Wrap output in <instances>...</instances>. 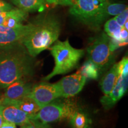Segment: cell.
Returning <instances> with one entry per match:
<instances>
[{
	"label": "cell",
	"mask_w": 128,
	"mask_h": 128,
	"mask_svg": "<svg viewBox=\"0 0 128 128\" xmlns=\"http://www.w3.org/2000/svg\"><path fill=\"white\" fill-rule=\"evenodd\" d=\"M22 43L0 46V87L6 88L17 80L31 76L32 56Z\"/></svg>",
	"instance_id": "cell-1"
},
{
	"label": "cell",
	"mask_w": 128,
	"mask_h": 128,
	"mask_svg": "<svg viewBox=\"0 0 128 128\" xmlns=\"http://www.w3.org/2000/svg\"><path fill=\"white\" fill-rule=\"evenodd\" d=\"M60 33V22L54 16L46 15L38 18L34 28L22 42L32 57H36L49 48L58 39Z\"/></svg>",
	"instance_id": "cell-2"
},
{
	"label": "cell",
	"mask_w": 128,
	"mask_h": 128,
	"mask_svg": "<svg viewBox=\"0 0 128 128\" xmlns=\"http://www.w3.org/2000/svg\"><path fill=\"white\" fill-rule=\"evenodd\" d=\"M55 60V66L52 72L44 78L48 81L57 75L64 74L72 71L77 66L78 62L84 54L83 49L73 48L68 40H57L50 49Z\"/></svg>",
	"instance_id": "cell-3"
},
{
	"label": "cell",
	"mask_w": 128,
	"mask_h": 128,
	"mask_svg": "<svg viewBox=\"0 0 128 128\" xmlns=\"http://www.w3.org/2000/svg\"><path fill=\"white\" fill-rule=\"evenodd\" d=\"M108 0H76L70 6V12L76 19L92 29L100 28L101 14Z\"/></svg>",
	"instance_id": "cell-4"
},
{
	"label": "cell",
	"mask_w": 128,
	"mask_h": 128,
	"mask_svg": "<svg viewBox=\"0 0 128 128\" xmlns=\"http://www.w3.org/2000/svg\"><path fill=\"white\" fill-rule=\"evenodd\" d=\"M78 110V106L73 101L54 100L42 108L34 119L39 120L44 124L64 119L70 120Z\"/></svg>",
	"instance_id": "cell-5"
},
{
	"label": "cell",
	"mask_w": 128,
	"mask_h": 128,
	"mask_svg": "<svg viewBox=\"0 0 128 128\" xmlns=\"http://www.w3.org/2000/svg\"><path fill=\"white\" fill-rule=\"evenodd\" d=\"M110 38L102 33L94 39L87 48L89 60L98 67L99 71L108 68L113 61V52L110 46Z\"/></svg>",
	"instance_id": "cell-6"
},
{
	"label": "cell",
	"mask_w": 128,
	"mask_h": 128,
	"mask_svg": "<svg viewBox=\"0 0 128 128\" xmlns=\"http://www.w3.org/2000/svg\"><path fill=\"white\" fill-rule=\"evenodd\" d=\"M28 96L43 108L52 101L61 97L60 92L56 84L47 82H42L32 87Z\"/></svg>",
	"instance_id": "cell-7"
},
{
	"label": "cell",
	"mask_w": 128,
	"mask_h": 128,
	"mask_svg": "<svg viewBox=\"0 0 128 128\" xmlns=\"http://www.w3.org/2000/svg\"><path fill=\"white\" fill-rule=\"evenodd\" d=\"M34 28V23L22 24L14 28L0 26V46L22 43Z\"/></svg>",
	"instance_id": "cell-8"
},
{
	"label": "cell",
	"mask_w": 128,
	"mask_h": 128,
	"mask_svg": "<svg viewBox=\"0 0 128 128\" xmlns=\"http://www.w3.org/2000/svg\"><path fill=\"white\" fill-rule=\"evenodd\" d=\"M87 78L76 72V73L62 78L56 83L61 97H73L82 90L86 84Z\"/></svg>",
	"instance_id": "cell-9"
},
{
	"label": "cell",
	"mask_w": 128,
	"mask_h": 128,
	"mask_svg": "<svg viewBox=\"0 0 128 128\" xmlns=\"http://www.w3.org/2000/svg\"><path fill=\"white\" fill-rule=\"evenodd\" d=\"M128 76L119 75L112 90L108 95L102 97L100 102L106 109L111 108L122 98L128 89Z\"/></svg>",
	"instance_id": "cell-10"
},
{
	"label": "cell",
	"mask_w": 128,
	"mask_h": 128,
	"mask_svg": "<svg viewBox=\"0 0 128 128\" xmlns=\"http://www.w3.org/2000/svg\"><path fill=\"white\" fill-rule=\"evenodd\" d=\"M32 84L20 79L10 84L6 88L1 99L4 100H18L28 96L32 90Z\"/></svg>",
	"instance_id": "cell-11"
},
{
	"label": "cell",
	"mask_w": 128,
	"mask_h": 128,
	"mask_svg": "<svg viewBox=\"0 0 128 128\" xmlns=\"http://www.w3.org/2000/svg\"><path fill=\"white\" fill-rule=\"evenodd\" d=\"M1 105L14 106L29 115L32 119H34L41 108L36 102L28 96L18 100H4L1 98L0 106Z\"/></svg>",
	"instance_id": "cell-12"
},
{
	"label": "cell",
	"mask_w": 128,
	"mask_h": 128,
	"mask_svg": "<svg viewBox=\"0 0 128 128\" xmlns=\"http://www.w3.org/2000/svg\"><path fill=\"white\" fill-rule=\"evenodd\" d=\"M1 113L4 120L21 126L32 119L29 115L12 105H1Z\"/></svg>",
	"instance_id": "cell-13"
},
{
	"label": "cell",
	"mask_w": 128,
	"mask_h": 128,
	"mask_svg": "<svg viewBox=\"0 0 128 128\" xmlns=\"http://www.w3.org/2000/svg\"><path fill=\"white\" fill-rule=\"evenodd\" d=\"M119 76L118 65L115 64L110 69L109 71L106 74L100 82L101 88L104 95H108L110 93L114 87Z\"/></svg>",
	"instance_id": "cell-14"
},
{
	"label": "cell",
	"mask_w": 128,
	"mask_h": 128,
	"mask_svg": "<svg viewBox=\"0 0 128 128\" xmlns=\"http://www.w3.org/2000/svg\"><path fill=\"white\" fill-rule=\"evenodd\" d=\"M18 8L24 12H42L46 6L45 0H10Z\"/></svg>",
	"instance_id": "cell-15"
},
{
	"label": "cell",
	"mask_w": 128,
	"mask_h": 128,
	"mask_svg": "<svg viewBox=\"0 0 128 128\" xmlns=\"http://www.w3.org/2000/svg\"><path fill=\"white\" fill-rule=\"evenodd\" d=\"M126 8H128V6L126 4L121 3H111L109 2L106 6L101 14L100 18V25L102 26L104 22H105L110 16L118 15Z\"/></svg>",
	"instance_id": "cell-16"
},
{
	"label": "cell",
	"mask_w": 128,
	"mask_h": 128,
	"mask_svg": "<svg viewBox=\"0 0 128 128\" xmlns=\"http://www.w3.org/2000/svg\"><path fill=\"white\" fill-rule=\"evenodd\" d=\"M77 72L81 74L86 78L96 80L98 77L100 71L98 67L92 60H88L85 62Z\"/></svg>",
	"instance_id": "cell-17"
},
{
	"label": "cell",
	"mask_w": 128,
	"mask_h": 128,
	"mask_svg": "<svg viewBox=\"0 0 128 128\" xmlns=\"http://www.w3.org/2000/svg\"><path fill=\"white\" fill-rule=\"evenodd\" d=\"M104 32L110 38L120 42V33L122 30L121 26L116 22L115 19L112 18L107 21L104 24ZM122 43V42H121Z\"/></svg>",
	"instance_id": "cell-18"
},
{
	"label": "cell",
	"mask_w": 128,
	"mask_h": 128,
	"mask_svg": "<svg viewBox=\"0 0 128 128\" xmlns=\"http://www.w3.org/2000/svg\"><path fill=\"white\" fill-rule=\"evenodd\" d=\"M74 128H84L86 125L87 119L82 113L76 112L70 120Z\"/></svg>",
	"instance_id": "cell-19"
},
{
	"label": "cell",
	"mask_w": 128,
	"mask_h": 128,
	"mask_svg": "<svg viewBox=\"0 0 128 128\" xmlns=\"http://www.w3.org/2000/svg\"><path fill=\"white\" fill-rule=\"evenodd\" d=\"M118 65V72L119 75L122 76H128V59L127 57H124Z\"/></svg>",
	"instance_id": "cell-20"
},
{
	"label": "cell",
	"mask_w": 128,
	"mask_h": 128,
	"mask_svg": "<svg viewBox=\"0 0 128 128\" xmlns=\"http://www.w3.org/2000/svg\"><path fill=\"white\" fill-rule=\"evenodd\" d=\"M116 22L119 24L120 26L122 28L124 27L126 22H128V10L126 8L124 10V12H122L121 13H120L118 15H117L114 17Z\"/></svg>",
	"instance_id": "cell-21"
},
{
	"label": "cell",
	"mask_w": 128,
	"mask_h": 128,
	"mask_svg": "<svg viewBox=\"0 0 128 128\" xmlns=\"http://www.w3.org/2000/svg\"><path fill=\"white\" fill-rule=\"evenodd\" d=\"M46 2L49 4L60 5V6H71L76 0H45Z\"/></svg>",
	"instance_id": "cell-22"
},
{
	"label": "cell",
	"mask_w": 128,
	"mask_h": 128,
	"mask_svg": "<svg viewBox=\"0 0 128 128\" xmlns=\"http://www.w3.org/2000/svg\"><path fill=\"white\" fill-rule=\"evenodd\" d=\"M20 128H39V120L38 119H30L28 122L21 125Z\"/></svg>",
	"instance_id": "cell-23"
},
{
	"label": "cell",
	"mask_w": 128,
	"mask_h": 128,
	"mask_svg": "<svg viewBox=\"0 0 128 128\" xmlns=\"http://www.w3.org/2000/svg\"><path fill=\"white\" fill-rule=\"evenodd\" d=\"M14 7L10 4L7 2L6 1L0 0V13L10 11Z\"/></svg>",
	"instance_id": "cell-24"
},
{
	"label": "cell",
	"mask_w": 128,
	"mask_h": 128,
	"mask_svg": "<svg viewBox=\"0 0 128 128\" xmlns=\"http://www.w3.org/2000/svg\"><path fill=\"white\" fill-rule=\"evenodd\" d=\"M0 128H17L16 124L4 120L2 125Z\"/></svg>",
	"instance_id": "cell-25"
},
{
	"label": "cell",
	"mask_w": 128,
	"mask_h": 128,
	"mask_svg": "<svg viewBox=\"0 0 128 128\" xmlns=\"http://www.w3.org/2000/svg\"><path fill=\"white\" fill-rule=\"evenodd\" d=\"M39 128H49V127L46 124H44L39 120Z\"/></svg>",
	"instance_id": "cell-26"
},
{
	"label": "cell",
	"mask_w": 128,
	"mask_h": 128,
	"mask_svg": "<svg viewBox=\"0 0 128 128\" xmlns=\"http://www.w3.org/2000/svg\"><path fill=\"white\" fill-rule=\"evenodd\" d=\"M3 122H4V119H3V117H2V113H1V106H0V128H1V125H2Z\"/></svg>",
	"instance_id": "cell-27"
},
{
	"label": "cell",
	"mask_w": 128,
	"mask_h": 128,
	"mask_svg": "<svg viewBox=\"0 0 128 128\" xmlns=\"http://www.w3.org/2000/svg\"><path fill=\"white\" fill-rule=\"evenodd\" d=\"M1 96H0V100H1Z\"/></svg>",
	"instance_id": "cell-28"
}]
</instances>
